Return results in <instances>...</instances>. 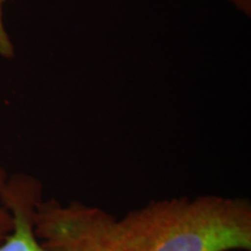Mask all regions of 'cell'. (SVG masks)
<instances>
[{
  "instance_id": "1",
  "label": "cell",
  "mask_w": 251,
  "mask_h": 251,
  "mask_svg": "<svg viewBox=\"0 0 251 251\" xmlns=\"http://www.w3.org/2000/svg\"><path fill=\"white\" fill-rule=\"evenodd\" d=\"M33 222L47 251H251V202L240 197L151 200L122 216L42 198Z\"/></svg>"
},
{
  "instance_id": "2",
  "label": "cell",
  "mask_w": 251,
  "mask_h": 251,
  "mask_svg": "<svg viewBox=\"0 0 251 251\" xmlns=\"http://www.w3.org/2000/svg\"><path fill=\"white\" fill-rule=\"evenodd\" d=\"M43 198V185L34 176H8L0 191V202L11 211L14 226L0 243V251H47L34 230L33 212Z\"/></svg>"
},
{
  "instance_id": "3",
  "label": "cell",
  "mask_w": 251,
  "mask_h": 251,
  "mask_svg": "<svg viewBox=\"0 0 251 251\" xmlns=\"http://www.w3.org/2000/svg\"><path fill=\"white\" fill-rule=\"evenodd\" d=\"M8 178L7 171L0 165V191H1L2 186H4L6 180ZM14 226V219L13 215L9 209L6 207L4 203L0 202V243L8 236L9 233L12 231Z\"/></svg>"
},
{
  "instance_id": "4",
  "label": "cell",
  "mask_w": 251,
  "mask_h": 251,
  "mask_svg": "<svg viewBox=\"0 0 251 251\" xmlns=\"http://www.w3.org/2000/svg\"><path fill=\"white\" fill-rule=\"evenodd\" d=\"M228 1L234 4L235 7L242 11L248 17L251 15V0H228Z\"/></svg>"
},
{
  "instance_id": "5",
  "label": "cell",
  "mask_w": 251,
  "mask_h": 251,
  "mask_svg": "<svg viewBox=\"0 0 251 251\" xmlns=\"http://www.w3.org/2000/svg\"><path fill=\"white\" fill-rule=\"evenodd\" d=\"M1 1H2V0H0V4H1Z\"/></svg>"
}]
</instances>
